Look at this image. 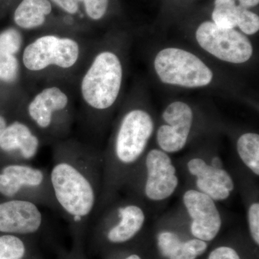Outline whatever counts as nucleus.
Returning a JSON list of instances; mask_svg holds the SVG:
<instances>
[{
    "label": "nucleus",
    "instance_id": "obj_1",
    "mask_svg": "<svg viewBox=\"0 0 259 259\" xmlns=\"http://www.w3.org/2000/svg\"><path fill=\"white\" fill-rule=\"evenodd\" d=\"M49 177L59 213L80 236L98 210L103 158L76 140H61L54 144Z\"/></svg>",
    "mask_w": 259,
    "mask_h": 259
},
{
    "label": "nucleus",
    "instance_id": "obj_2",
    "mask_svg": "<svg viewBox=\"0 0 259 259\" xmlns=\"http://www.w3.org/2000/svg\"><path fill=\"white\" fill-rule=\"evenodd\" d=\"M154 131L152 117L142 109H131L117 123L103 158V184L98 210L114 202L117 192L144 156Z\"/></svg>",
    "mask_w": 259,
    "mask_h": 259
},
{
    "label": "nucleus",
    "instance_id": "obj_3",
    "mask_svg": "<svg viewBox=\"0 0 259 259\" xmlns=\"http://www.w3.org/2000/svg\"><path fill=\"white\" fill-rule=\"evenodd\" d=\"M122 79L123 66L117 54L105 50L94 56L79 81V93L88 122L94 123L97 116L115 105Z\"/></svg>",
    "mask_w": 259,
    "mask_h": 259
},
{
    "label": "nucleus",
    "instance_id": "obj_4",
    "mask_svg": "<svg viewBox=\"0 0 259 259\" xmlns=\"http://www.w3.org/2000/svg\"><path fill=\"white\" fill-rule=\"evenodd\" d=\"M18 115L26 121L45 143L66 139L74 120L69 93L57 85L41 89L20 107Z\"/></svg>",
    "mask_w": 259,
    "mask_h": 259
},
{
    "label": "nucleus",
    "instance_id": "obj_5",
    "mask_svg": "<svg viewBox=\"0 0 259 259\" xmlns=\"http://www.w3.org/2000/svg\"><path fill=\"white\" fill-rule=\"evenodd\" d=\"M83 47L79 39L65 34L39 35L24 46L22 66L35 76L62 75L74 71L82 61Z\"/></svg>",
    "mask_w": 259,
    "mask_h": 259
},
{
    "label": "nucleus",
    "instance_id": "obj_6",
    "mask_svg": "<svg viewBox=\"0 0 259 259\" xmlns=\"http://www.w3.org/2000/svg\"><path fill=\"white\" fill-rule=\"evenodd\" d=\"M0 197L28 201L59 212L49 171L28 163H6L0 168Z\"/></svg>",
    "mask_w": 259,
    "mask_h": 259
},
{
    "label": "nucleus",
    "instance_id": "obj_7",
    "mask_svg": "<svg viewBox=\"0 0 259 259\" xmlns=\"http://www.w3.org/2000/svg\"><path fill=\"white\" fill-rule=\"evenodd\" d=\"M154 68L162 82L186 88L207 86L212 71L192 53L177 48L160 51L155 58Z\"/></svg>",
    "mask_w": 259,
    "mask_h": 259
},
{
    "label": "nucleus",
    "instance_id": "obj_8",
    "mask_svg": "<svg viewBox=\"0 0 259 259\" xmlns=\"http://www.w3.org/2000/svg\"><path fill=\"white\" fill-rule=\"evenodd\" d=\"M196 39L204 51L220 60L233 64H243L253 55L249 39L236 29L221 28L211 20L199 24Z\"/></svg>",
    "mask_w": 259,
    "mask_h": 259
},
{
    "label": "nucleus",
    "instance_id": "obj_9",
    "mask_svg": "<svg viewBox=\"0 0 259 259\" xmlns=\"http://www.w3.org/2000/svg\"><path fill=\"white\" fill-rule=\"evenodd\" d=\"M106 207L109 208L99 219L97 233L110 244H122L131 241L146 222L144 209L135 201H121Z\"/></svg>",
    "mask_w": 259,
    "mask_h": 259
},
{
    "label": "nucleus",
    "instance_id": "obj_10",
    "mask_svg": "<svg viewBox=\"0 0 259 259\" xmlns=\"http://www.w3.org/2000/svg\"><path fill=\"white\" fill-rule=\"evenodd\" d=\"M145 179L142 191L145 197L161 202L171 197L179 186L176 166L168 153L162 150H151L144 158Z\"/></svg>",
    "mask_w": 259,
    "mask_h": 259
},
{
    "label": "nucleus",
    "instance_id": "obj_11",
    "mask_svg": "<svg viewBox=\"0 0 259 259\" xmlns=\"http://www.w3.org/2000/svg\"><path fill=\"white\" fill-rule=\"evenodd\" d=\"M47 218L41 207L28 201L0 200V233L30 237L44 231Z\"/></svg>",
    "mask_w": 259,
    "mask_h": 259
},
{
    "label": "nucleus",
    "instance_id": "obj_12",
    "mask_svg": "<svg viewBox=\"0 0 259 259\" xmlns=\"http://www.w3.org/2000/svg\"><path fill=\"white\" fill-rule=\"evenodd\" d=\"M182 201L190 218V231L194 238L212 241L222 227V218L215 201L197 190L186 191Z\"/></svg>",
    "mask_w": 259,
    "mask_h": 259
},
{
    "label": "nucleus",
    "instance_id": "obj_13",
    "mask_svg": "<svg viewBox=\"0 0 259 259\" xmlns=\"http://www.w3.org/2000/svg\"><path fill=\"white\" fill-rule=\"evenodd\" d=\"M162 118L164 124L156 132L160 149L167 153L182 151L187 144L193 125L192 108L185 102H172L165 109Z\"/></svg>",
    "mask_w": 259,
    "mask_h": 259
},
{
    "label": "nucleus",
    "instance_id": "obj_14",
    "mask_svg": "<svg viewBox=\"0 0 259 259\" xmlns=\"http://www.w3.org/2000/svg\"><path fill=\"white\" fill-rule=\"evenodd\" d=\"M44 144L38 134L20 115L10 121L0 136V151L8 163H28Z\"/></svg>",
    "mask_w": 259,
    "mask_h": 259
},
{
    "label": "nucleus",
    "instance_id": "obj_15",
    "mask_svg": "<svg viewBox=\"0 0 259 259\" xmlns=\"http://www.w3.org/2000/svg\"><path fill=\"white\" fill-rule=\"evenodd\" d=\"M54 11L50 0H20L13 13L15 27L20 30L42 28Z\"/></svg>",
    "mask_w": 259,
    "mask_h": 259
},
{
    "label": "nucleus",
    "instance_id": "obj_16",
    "mask_svg": "<svg viewBox=\"0 0 259 259\" xmlns=\"http://www.w3.org/2000/svg\"><path fill=\"white\" fill-rule=\"evenodd\" d=\"M157 243L160 253L168 259H195L207 248L205 241L197 238L182 241L177 233L171 231L161 232L158 235Z\"/></svg>",
    "mask_w": 259,
    "mask_h": 259
},
{
    "label": "nucleus",
    "instance_id": "obj_17",
    "mask_svg": "<svg viewBox=\"0 0 259 259\" xmlns=\"http://www.w3.org/2000/svg\"><path fill=\"white\" fill-rule=\"evenodd\" d=\"M189 174L194 180L212 181L219 184L229 191L231 193L235 190L233 177L225 168L212 166L208 161L200 157L190 158L187 163Z\"/></svg>",
    "mask_w": 259,
    "mask_h": 259
},
{
    "label": "nucleus",
    "instance_id": "obj_18",
    "mask_svg": "<svg viewBox=\"0 0 259 259\" xmlns=\"http://www.w3.org/2000/svg\"><path fill=\"white\" fill-rule=\"evenodd\" d=\"M236 151L240 159L255 177L259 176V136L245 133L237 140Z\"/></svg>",
    "mask_w": 259,
    "mask_h": 259
},
{
    "label": "nucleus",
    "instance_id": "obj_19",
    "mask_svg": "<svg viewBox=\"0 0 259 259\" xmlns=\"http://www.w3.org/2000/svg\"><path fill=\"white\" fill-rule=\"evenodd\" d=\"M28 236L3 234L0 236V259L32 258Z\"/></svg>",
    "mask_w": 259,
    "mask_h": 259
},
{
    "label": "nucleus",
    "instance_id": "obj_20",
    "mask_svg": "<svg viewBox=\"0 0 259 259\" xmlns=\"http://www.w3.org/2000/svg\"><path fill=\"white\" fill-rule=\"evenodd\" d=\"M238 10L236 0H214L211 21L221 28L236 29Z\"/></svg>",
    "mask_w": 259,
    "mask_h": 259
},
{
    "label": "nucleus",
    "instance_id": "obj_21",
    "mask_svg": "<svg viewBox=\"0 0 259 259\" xmlns=\"http://www.w3.org/2000/svg\"><path fill=\"white\" fill-rule=\"evenodd\" d=\"M21 60L18 55L0 50V81L6 84H15L21 73Z\"/></svg>",
    "mask_w": 259,
    "mask_h": 259
},
{
    "label": "nucleus",
    "instance_id": "obj_22",
    "mask_svg": "<svg viewBox=\"0 0 259 259\" xmlns=\"http://www.w3.org/2000/svg\"><path fill=\"white\" fill-rule=\"evenodd\" d=\"M25 40L21 30L16 27H10L0 32V50L18 55L22 54Z\"/></svg>",
    "mask_w": 259,
    "mask_h": 259
},
{
    "label": "nucleus",
    "instance_id": "obj_23",
    "mask_svg": "<svg viewBox=\"0 0 259 259\" xmlns=\"http://www.w3.org/2000/svg\"><path fill=\"white\" fill-rule=\"evenodd\" d=\"M110 0H82L81 9L89 20L101 21L108 13Z\"/></svg>",
    "mask_w": 259,
    "mask_h": 259
},
{
    "label": "nucleus",
    "instance_id": "obj_24",
    "mask_svg": "<svg viewBox=\"0 0 259 259\" xmlns=\"http://www.w3.org/2000/svg\"><path fill=\"white\" fill-rule=\"evenodd\" d=\"M237 27L244 35H250L256 33L259 30L258 15L251 10L244 9L239 7Z\"/></svg>",
    "mask_w": 259,
    "mask_h": 259
},
{
    "label": "nucleus",
    "instance_id": "obj_25",
    "mask_svg": "<svg viewBox=\"0 0 259 259\" xmlns=\"http://www.w3.org/2000/svg\"><path fill=\"white\" fill-rule=\"evenodd\" d=\"M247 221L250 234L255 244H259V203L254 201L249 204L247 210Z\"/></svg>",
    "mask_w": 259,
    "mask_h": 259
},
{
    "label": "nucleus",
    "instance_id": "obj_26",
    "mask_svg": "<svg viewBox=\"0 0 259 259\" xmlns=\"http://www.w3.org/2000/svg\"><path fill=\"white\" fill-rule=\"evenodd\" d=\"M53 5L70 16H76L81 12V6L76 0H50Z\"/></svg>",
    "mask_w": 259,
    "mask_h": 259
},
{
    "label": "nucleus",
    "instance_id": "obj_27",
    "mask_svg": "<svg viewBox=\"0 0 259 259\" xmlns=\"http://www.w3.org/2000/svg\"><path fill=\"white\" fill-rule=\"evenodd\" d=\"M208 259H241L236 250L228 246H221L209 253Z\"/></svg>",
    "mask_w": 259,
    "mask_h": 259
},
{
    "label": "nucleus",
    "instance_id": "obj_28",
    "mask_svg": "<svg viewBox=\"0 0 259 259\" xmlns=\"http://www.w3.org/2000/svg\"><path fill=\"white\" fill-rule=\"evenodd\" d=\"M236 2L238 6L247 10L256 8L259 4V0H236Z\"/></svg>",
    "mask_w": 259,
    "mask_h": 259
},
{
    "label": "nucleus",
    "instance_id": "obj_29",
    "mask_svg": "<svg viewBox=\"0 0 259 259\" xmlns=\"http://www.w3.org/2000/svg\"><path fill=\"white\" fill-rule=\"evenodd\" d=\"M10 121L6 115H4V114L0 113V136L3 134V131H4L5 127L8 125Z\"/></svg>",
    "mask_w": 259,
    "mask_h": 259
},
{
    "label": "nucleus",
    "instance_id": "obj_30",
    "mask_svg": "<svg viewBox=\"0 0 259 259\" xmlns=\"http://www.w3.org/2000/svg\"><path fill=\"white\" fill-rule=\"evenodd\" d=\"M123 259H141V257L137 254H131L125 257Z\"/></svg>",
    "mask_w": 259,
    "mask_h": 259
},
{
    "label": "nucleus",
    "instance_id": "obj_31",
    "mask_svg": "<svg viewBox=\"0 0 259 259\" xmlns=\"http://www.w3.org/2000/svg\"><path fill=\"white\" fill-rule=\"evenodd\" d=\"M76 2H77L81 6V3H82V0H76Z\"/></svg>",
    "mask_w": 259,
    "mask_h": 259
},
{
    "label": "nucleus",
    "instance_id": "obj_32",
    "mask_svg": "<svg viewBox=\"0 0 259 259\" xmlns=\"http://www.w3.org/2000/svg\"><path fill=\"white\" fill-rule=\"evenodd\" d=\"M1 83H2L1 81H0V84H1Z\"/></svg>",
    "mask_w": 259,
    "mask_h": 259
}]
</instances>
